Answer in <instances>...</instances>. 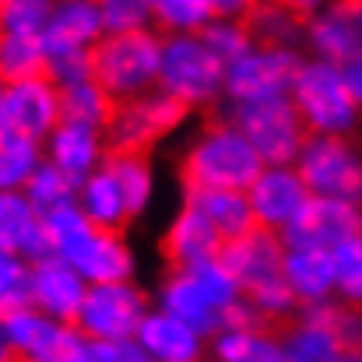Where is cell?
<instances>
[{"mask_svg": "<svg viewBox=\"0 0 362 362\" xmlns=\"http://www.w3.org/2000/svg\"><path fill=\"white\" fill-rule=\"evenodd\" d=\"M155 310L176 317L204 341H211L226 327L257 320L243 303L236 278L226 271L218 257L194 267H165V274L155 285Z\"/></svg>", "mask_w": 362, "mask_h": 362, "instance_id": "6da1fadb", "label": "cell"}, {"mask_svg": "<svg viewBox=\"0 0 362 362\" xmlns=\"http://www.w3.org/2000/svg\"><path fill=\"white\" fill-rule=\"evenodd\" d=\"M42 236L46 250L60 257L67 267L78 271L85 285H106V281H134L137 257L123 233L95 229L81 218L74 204H64L57 211L42 215Z\"/></svg>", "mask_w": 362, "mask_h": 362, "instance_id": "7a4b0ae2", "label": "cell"}, {"mask_svg": "<svg viewBox=\"0 0 362 362\" xmlns=\"http://www.w3.org/2000/svg\"><path fill=\"white\" fill-rule=\"evenodd\" d=\"M218 260L236 278L243 303L250 306V313L260 324L281 327L296 317L299 306L281 281V236L264 233V229H250L240 240L222 243Z\"/></svg>", "mask_w": 362, "mask_h": 362, "instance_id": "3957f363", "label": "cell"}, {"mask_svg": "<svg viewBox=\"0 0 362 362\" xmlns=\"http://www.w3.org/2000/svg\"><path fill=\"white\" fill-rule=\"evenodd\" d=\"M260 169V158L229 120L204 123L180 158L183 187L194 190H246Z\"/></svg>", "mask_w": 362, "mask_h": 362, "instance_id": "277c9868", "label": "cell"}, {"mask_svg": "<svg viewBox=\"0 0 362 362\" xmlns=\"http://www.w3.org/2000/svg\"><path fill=\"white\" fill-rule=\"evenodd\" d=\"M288 103L296 106L306 134L317 137H352L359 127L362 99L341 78V67L324 60H303L296 81L288 88Z\"/></svg>", "mask_w": 362, "mask_h": 362, "instance_id": "5b68a950", "label": "cell"}, {"mask_svg": "<svg viewBox=\"0 0 362 362\" xmlns=\"http://www.w3.org/2000/svg\"><path fill=\"white\" fill-rule=\"evenodd\" d=\"M158 49L162 35L155 28H134V32H106L92 53V78L106 88L113 103H130L137 95L155 92L158 78Z\"/></svg>", "mask_w": 362, "mask_h": 362, "instance_id": "8992f818", "label": "cell"}, {"mask_svg": "<svg viewBox=\"0 0 362 362\" xmlns=\"http://www.w3.org/2000/svg\"><path fill=\"white\" fill-rule=\"evenodd\" d=\"M222 78H226V64L201 42L197 32L162 35L155 92L176 99L187 113L211 110L222 99Z\"/></svg>", "mask_w": 362, "mask_h": 362, "instance_id": "52a82bcc", "label": "cell"}, {"mask_svg": "<svg viewBox=\"0 0 362 362\" xmlns=\"http://www.w3.org/2000/svg\"><path fill=\"white\" fill-rule=\"evenodd\" d=\"M278 341L285 362H338L341 352L359 349V310L338 299L299 306L296 317L278 327Z\"/></svg>", "mask_w": 362, "mask_h": 362, "instance_id": "ba28073f", "label": "cell"}, {"mask_svg": "<svg viewBox=\"0 0 362 362\" xmlns=\"http://www.w3.org/2000/svg\"><path fill=\"white\" fill-rule=\"evenodd\" d=\"M292 169L310 197H338L356 204L362 201V155L352 137L306 134Z\"/></svg>", "mask_w": 362, "mask_h": 362, "instance_id": "9c48e42d", "label": "cell"}, {"mask_svg": "<svg viewBox=\"0 0 362 362\" xmlns=\"http://www.w3.org/2000/svg\"><path fill=\"white\" fill-rule=\"evenodd\" d=\"M299 64H303V53L292 46H257L253 42L243 57L226 64L222 99H229L233 106L285 99L296 81Z\"/></svg>", "mask_w": 362, "mask_h": 362, "instance_id": "30bf717a", "label": "cell"}, {"mask_svg": "<svg viewBox=\"0 0 362 362\" xmlns=\"http://www.w3.org/2000/svg\"><path fill=\"white\" fill-rule=\"evenodd\" d=\"M148 310H151V296L137 281L88 285L74 327L85 341H134Z\"/></svg>", "mask_w": 362, "mask_h": 362, "instance_id": "8fae6325", "label": "cell"}, {"mask_svg": "<svg viewBox=\"0 0 362 362\" xmlns=\"http://www.w3.org/2000/svg\"><path fill=\"white\" fill-rule=\"evenodd\" d=\"M229 123L246 137L260 165H292L303 141L306 127L299 120L296 106L285 99H267V103H250V106H233Z\"/></svg>", "mask_w": 362, "mask_h": 362, "instance_id": "7c38bea8", "label": "cell"}, {"mask_svg": "<svg viewBox=\"0 0 362 362\" xmlns=\"http://www.w3.org/2000/svg\"><path fill=\"white\" fill-rule=\"evenodd\" d=\"M187 110L162 95V92H148V95H137L130 103H117L113 106V117L103 127V137H106V148L110 151H137V155H148L158 141H165L169 134H176L183 123H187Z\"/></svg>", "mask_w": 362, "mask_h": 362, "instance_id": "4fadbf2b", "label": "cell"}, {"mask_svg": "<svg viewBox=\"0 0 362 362\" xmlns=\"http://www.w3.org/2000/svg\"><path fill=\"white\" fill-rule=\"evenodd\" d=\"M60 123V92L46 74L4 81L0 88V134L42 144Z\"/></svg>", "mask_w": 362, "mask_h": 362, "instance_id": "5bb4252c", "label": "cell"}, {"mask_svg": "<svg viewBox=\"0 0 362 362\" xmlns=\"http://www.w3.org/2000/svg\"><path fill=\"white\" fill-rule=\"evenodd\" d=\"M299 39L310 49V60L334 67L362 60V0H331L310 21H303Z\"/></svg>", "mask_w": 362, "mask_h": 362, "instance_id": "9a60e30c", "label": "cell"}, {"mask_svg": "<svg viewBox=\"0 0 362 362\" xmlns=\"http://www.w3.org/2000/svg\"><path fill=\"white\" fill-rule=\"evenodd\" d=\"M243 194H246V204L253 215V229H264L274 236H281L310 201V194L292 165H264Z\"/></svg>", "mask_w": 362, "mask_h": 362, "instance_id": "2e32d148", "label": "cell"}, {"mask_svg": "<svg viewBox=\"0 0 362 362\" xmlns=\"http://www.w3.org/2000/svg\"><path fill=\"white\" fill-rule=\"evenodd\" d=\"M362 233V208L356 201L338 197H310L299 218L281 233L285 246H320L334 250L338 243L352 240Z\"/></svg>", "mask_w": 362, "mask_h": 362, "instance_id": "e0dca14e", "label": "cell"}, {"mask_svg": "<svg viewBox=\"0 0 362 362\" xmlns=\"http://www.w3.org/2000/svg\"><path fill=\"white\" fill-rule=\"evenodd\" d=\"M85 288L88 285L78 278V271L53 253L28 264V306L53 324H74Z\"/></svg>", "mask_w": 362, "mask_h": 362, "instance_id": "ac0fdd59", "label": "cell"}, {"mask_svg": "<svg viewBox=\"0 0 362 362\" xmlns=\"http://www.w3.org/2000/svg\"><path fill=\"white\" fill-rule=\"evenodd\" d=\"M103 35L106 28L92 0H53L46 28H42V49H46V60L88 57Z\"/></svg>", "mask_w": 362, "mask_h": 362, "instance_id": "d6986e66", "label": "cell"}, {"mask_svg": "<svg viewBox=\"0 0 362 362\" xmlns=\"http://www.w3.org/2000/svg\"><path fill=\"white\" fill-rule=\"evenodd\" d=\"M110 148L99 127H81V123H57L49 137L42 141V162H49L57 173H64L74 187L88 180L95 169H103Z\"/></svg>", "mask_w": 362, "mask_h": 362, "instance_id": "ffe728a7", "label": "cell"}, {"mask_svg": "<svg viewBox=\"0 0 362 362\" xmlns=\"http://www.w3.org/2000/svg\"><path fill=\"white\" fill-rule=\"evenodd\" d=\"M134 345L151 362H208V341L155 306L144 313Z\"/></svg>", "mask_w": 362, "mask_h": 362, "instance_id": "44dd1931", "label": "cell"}, {"mask_svg": "<svg viewBox=\"0 0 362 362\" xmlns=\"http://www.w3.org/2000/svg\"><path fill=\"white\" fill-rule=\"evenodd\" d=\"M281 281L296 306H313L334 299L331 253L320 246H285L281 243Z\"/></svg>", "mask_w": 362, "mask_h": 362, "instance_id": "7402d4cb", "label": "cell"}, {"mask_svg": "<svg viewBox=\"0 0 362 362\" xmlns=\"http://www.w3.org/2000/svg\"><path fill=\"white\" fill-rule=\"evenodd\" d=\"M158 246H162L165 267H194V264L215 260L222 253V236L194 208L180 204V211L169 218Z\"/></svg>", "mask_w": 362, "mask_h": 362, "instance_id": "603a6c76", "label": "cell"}, {"mask_svg": "<svg viewBox=\"0 0 362 362\" xmlns=\"http://www.w3.org/2000/svg\"><path fill=\"white\" fill-rule=\"evenodd\" d=\"M0 253H11L25 264L46 257V236H42V215L28 204V197L0 194Z\"/></svg>", "mask_w": 362, "mask_h": 362, "instance_id": "cb8c5ba5", "label": "cell"}, {"mask_svg": "<svg viewBox=\"0 0 362 362\" xmlns=\"http://www.w3.org/2000/svg\"><path fill=\"white\" fill-rule=\"evenodd\" d=\"M183 204L194 208L222 236V243L240 240L243 233L253 229V215H250V204H246L243 190H194V187H183Z\"/></svg>", "mask_w": 362, "mask_h": 362, "instance_id": "d4e9b609", "label": "cell"}, {"mask_svg": "<svg viewBox=\"0 0 362 362\" xmlns=\"http://www.w3.org/2000/svg\"><path fill=\"white\" fill-rule=\"evenodd\" d=\"M208 359L211 362H285L281 359L278 331L260 324V320L218 331L208 341Z\"/></svg>", "mask_w": 362, "mask_h": 362, "instance_id": "484cf974", "label": "cell"}, {"mask_svg": "<svg viewBox=\"0 0 362 362\" xmlns=\"http://www.w3.org/2000/svg\"><path fill=\"white\" fill-rule=\"evenodd\" d=\"M103 169L113 176L117 190L123 197V208H127V218H141L151 201H155V165L148 155H137V151H110Z\"/></svg>", "mask_w": 362, "mask_h": 362, "instance_id": "4316f807", "label": "cell"}, {"mask_svg": "<svg viewBox=\"0 0 362 362\" xmlns=\"http://www.w3.org/2000/svg\"><path fill=\"white\" fill-rule=\"evenodd\" d=\"M74 208L81 211V218L95 229H113L123 233V226L130 222L127 218V208H123V197L113 183V176L106 169H95L88 180H81L74 187Z\"/></svg>", "mask_w": 362, "mask_h": 362, "instance_id": "83f0119b", "label": "cell"}, {"mask_svg": "<svg viewBox=\"0 0 362 362\" xmlns=\"http://www.w3.org/2000/svg\"><path fill=\"white\" fill-rule=\"evenodd\" d=\"M60 92V120L64 123H81V127H106V120L113 117V99L106 95V88L95 78L74 81L57 88Z\"/></svg>", "mask_w": 362, "mask_h": 362, "instance_id": "f1b7e54d", "label": "cell"}, {"mask_svg": "<svg viewBox=\"0 0 362 362\" xmlns=\"http://www.w3.org/2000/svg\"><path fill=\"white\" fill-rule=\"evenodd\" d=\"M148 11L158 35H190L215 18L211 0H148Z\"/></svg>", "mask_w": 362, "mask_h": 362, "instance_id": "f546056e", "label": "cell"}, {"mask_svg": "<svg viewBox=\"0 0 362 362\" xmlns=\"http://www.w3.org/2000/svg\"><path fill=\"white\" fill-rule=\"evenodd\" d=\"M49 331H53V320H46V317H42L39 310H32V306H18V310H11V313L0 317V338H4V345L11 349L14 362L28 359V356L49 338Z\"/></svg>", "mask_w": 362, "mask_h": 362, "instance_id": "4dcf8cb0", "label": "cell"}, {"mask_svg": "<svg viewBox=\"0 0 362 362\" xmlns=\"http://www.w3.org/2000/svg\"><path fill=\"white\" fill-rule=\"evenodd\" d=\"M39 165H42V144L0 134V194L25 190Z\"/></svg>", "mask_w": 362, "mask_h": 362, "instance_id": "1f68e13d", "label": "cell"}, {"mask_svg": "<svg viewBox=\"0 0 362 362\" xmlns=\"http://www.w3.org/2000/svg\"><path fill=\"white\" fill-rule=\"evenodd\" d=\"M243 21H246V28H250V35H253L257 46H292L296 49L299 32H303V25L288 11H281L278 4H271V0H260Z\"/></svg>", "mask_w": 362, "mask_h": 362, "instance_id": "d6a6232c", "label": "cell"}, {"mask_svg": "<svg viewBox=\"0 0 362 362\" xmlns=\"http://www.w3.org/2000/svg\"><path fill=\"white\" fill-rule=\"evenodd\" d=\"M331 253V278H334V299L359 310L362 299V236L338 243Z\"/></svg>", "mask_w": 362, "mask_h": 362, "instance_id": "836d02e7", "label": "cell"}, {"mask_svg": "<svg viewBox=\"0 0 362 362\" xmlns=\"http://www.w3.org/2000/svg\"><path fill=\"white\" fill-rule=\"evenodd\" d=\"M46 71V49L35 35H0V78H35Z\"/></svg>", "mask_w": 362, "mask_h": 362, "instance_id": "e575fe53", "label": "cell"}, {"mask_svg": "<svg viewBox=\"0 0 362 362\" xmlns=\"http://www.w3.org/2000/svg\"><path fill=\"white\" fill-rule=\"evenodd\" d=\"M21 194L28 197V204H32L39 215L57 211V208H64V204H74V183H71L64 173H57L49 162H42V165L35 169V176L28 180V187H25Z\"/></svg>", "mask_w": 362, "mask_h": 362, "instance_id": "d590c367", "label": "cell"}, {"mask_svg": "<svg viewBox=\"0 0 362 362\" xmlns=\"http://www.w3.org/2000/svg\"><path fill=\"white\" fill-rule=\"evenodd\" d=\"M197 35L222 64H233L236 57H243L253 46V35H250L246 21H240V18H211Z\"/></svg>", "mask_w": 362, "mask_h": 362, "instance_id": "8d00e7d4", "label": "cell"}, {"mask_svg": "<svg viewBox=\"0 0 362 362\" xmlns=\"http://www.w3.org/2000/svg\"><path fill=\"white\" fill-rule=\"evenodd\" d=\"M53 0H7L0 7V35H35L42 39Z\"/></svg>", "mask_w": 362, "mask_h": 362, "instance_id": "74e56055", "label": "cell"}, {"mask_svg": "<svg viewBox=\"0 0 362 362\" xmlns=\"http://www.w3.org/2000/svg\"><path fill=\"white\" fill-rule=\"evenodd\" d=\"M99 7L103 28L106 32H134V28H151V11L148 0H92Z\"/></svg>", "mask_w": 362, "mask_h": 362, "instance_id": "f35d334b", "label": "cell"}, {"mask_svg": "<svg viewBox=\"0 0 362 362\" xmlns=\"http://www.w3.org/2000/svg\"><path fill=\"white\" fill-rule=\"evenodd\" d=\"M18 306H28V264L0 253V317Z\"/></svg>", "mask_w": 362, "mask_h": 362, "instance_id": "ab89813d", "label": "cell"}, {"mask_svg": "<svg viewBox=\"0 0 362 362\" xmlns=\"http://www.w3.org/2000/svg\"><path fill=\"white\" fill-rule=\"evenodd\" d=\"M92 362H151L134 341H85Z\"/></svg>", "mask_w": 362, "mask_h": 362, "instance_id": "60d3db41", "label": "cell"}, {"mask_svg": "<svg viewBox=\"0 0 362 362\" xmlns=\"http://www.w3.org/2000/svg\"><path fill=\"white\" fill-rule=\"evenodd\" d=\"M271 4H278L281 11H288V14H292V18L303 25V21H310L317 11H324L331 0H271Z\"/></svg>", "mask_w": 362, "mask_h": 362, "instance_id": "b9f144b4", "label": "cell"}, {"mask_svg": "<svg viewBox=\"0 0 362 362\" xmlns=\"http://www.w3.org/2000/svg\"><path fill=\"white\" fill-rule=\"evenodd\" d=\"M260 0H211V11H215V18H246L253 7H257Z\"/></svg>", "mask_w": 362, "mask_h": 362, "instance_id": "7bdbcfd3", "label": "cell"}, {"mask_svg": "<svg viewBox=\"0 0 362 362\" xmlns=\"http://www.w3.org/2000/svg\"><path fill=\"white\" fill-rule=\"evenodd\" d=\"M338 362H362L359 349H349V352H341V356H338Z\"/></svg>", "mask_w": 362, "mask_h": 362, "instance_id": "ee69618b", "label": "cell"}, {"mask_svg": "<svg viewBox=\"0 0 362 362\" xmlns=\"http://www.w3.org/2000/svg\"><path fill=\"white\" fill-rule=\"evenodd\" d=\"M0 362H14V356H11V349L4 345V338H0Z\"/></svg>", "mask_w": 362, "mask_h": 362, "instance_id": "f6af8a7d", "label": "cell"}, {"mask_svg": "<svg viewBox=\"0 0 362 362\" xmlns=\"http://www.w3.org/2000/svg\"><path fill=\"white\" fill-rule=\"evenodd\" d=\"M67 362H92V356H88V349H85L81 356H74V359H67Z\"/></svg>", "mask_w": 362, "mask_h": 362, "instance_id": "bcb514c9", "label": "cell"}, {"mask_svg": "<svg viewBox=\"0 0 362 362\" xmlns=\"http://www.w3.org/2000/svg\"><path fill=\"white\" fill-rule=\"evenodd\" d=\"M4 4H7V0H0V7H4Z\"/></svg>", "mask_w": 362, "mask_h": 362, "instance_id": "7dc6e473", "label": "cell"}, {"mask_svg": "<svg viewBox=\"0 0 362 362\" xmlns=\"http://www.w3.org/2000/svg\"><path fill=\"white\" fill-rule=\"evenodd\" d=\"M0 88H4V78H0Z\"/></svg>", "mask_w": 362, "mask_h": 362, "instance_id": "c3c4849f", "label": "cell"}, {"mask_svg": "<svg viewBox=\"0 0 362 362\" xmlns=\"http://www.w3.org/2000/svg\"><path fill=\"white\" fill-rule=\"evenodd\" d=\"M208 362H211V359H208Z\"/></svg>", "mask_w": 362, "mask_h": 362, "instance_id": "681fc988", "label": "cell"}]
</instances>
